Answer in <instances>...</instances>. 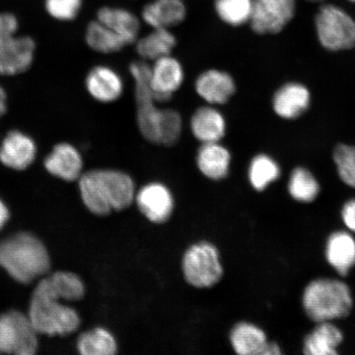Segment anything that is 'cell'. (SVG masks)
<instances>
[{
	"label": "cell",
	"instance_id": "16",
	"mask_svg": "<svg viewBox=\"0 0 355 355\" xmlns=\"http://www.w3.org/2000/svg\"><path fill=\"white\" fill-rule=\"evenodd\" d=\"M190 130L201 144L220 143L227 130L224 114L215 105L201 106L190 119Z\"/></svg>",
	"mask_w": 355,
	"mask_h": 355
},
{
	"label": "cell",
	"instance_id": "35",
	"mask_svg": "<svg viewBox=\"0 0 355 355\" xmlns=\"http://www.w3.org/2000/svg\"><path fill=\"white\" fill-rule=\"evenodd\" d=\"M340 217L346 230L355 234V198L344 203L340 210Z\"/></svg>",
	"mask_w": 355,
	"mask_h": 355
},
{
	"label": "cell",
	"instance_id": "13",
	"mask_svg": "<svg viewBox=\"0 0 355 355\" xmlns=\"http://www.w3.org/2000/svg\"><path fill=\"white\" fill-rule=\"evenodd\" d=\"M135 198L141 212L153 223H164L170 218L174 199L166 185L161 183L146 184L139 190Z\"/></svg>",
	"mask_w": 355,
	"mask_h": 355
},
{
	"label": "cell",
	"instance_id": "28",
	"mask_svg": "<svg viewBox=\"0 0 355 355\" xmlns=\"http://www.w3.org/2000/svg\"><path fill=\"white\" fill-rule=\"evenodd\" d=\"M278 163L268 155L260 154L252 159L248 168V180L252 187L261 192L281 176Z\"/></svg>",
	"mask_w": 355,
	"mask_h": 355
},
{
	"label": "cell",
	"instance_id": "10",
	"mask_svg": "<svg viewBox=\"0 0 355 355\" xmlns=\"http://www.w3.org/2000/svg\"><path fill=\"white\" fill-rule=\"evenodd\" d=\"M184 80L183 65L171 55L159 58L150 64L149 85L159 104L170 101L183 86Z\"/></svg>",
	"mask_w": 355,
	"mask_h": 355
},
{
	"label": "cell",
	"instance_id": "3",
	"mask_svg": "<svg viewBox=\"0 0 355 355\" xmlns=\"http://www.w3.org/2000/svg\"><path fill=\"white\" fill-rule=\"evenodd\" d=\"M302 307L309 320L335 322L349 317L354 308L352 288L343 279L320 277L304 288Z\"/></svg>",
	"mask_w": 355,
	"mask_h": 355
},
{
	"label": "cell",
	"instance_id": "4",
	"mask_svg": "<svg viewBox=\"0 0 355 355\" xmlns=\"http://www.w3.org/2000/svg\"><path fill=\"white\" fill-rule=\"evenodd\" d=\"M0 266L17 282L28 284L49 272L51 259L38 238L21 232L0 242Z\"/></svg>",
	"mask_w": 355,
	"mask_h": 355
},
{
	"label": "cell",
	"instance_id": "7",
	"mask_svg": "<svg viewBox=\"0 0 355 355\" xmlns=\"http://www.w3.org/2000/svg\"><path fill=\"white\" fill-rule=\"evenodd\" d=\"M315 25L319 42L327 50L339 51L355 47V21L343 8L322 4L315 17Z\"/></svg>",
	"mask_w": 355,
	"mask_h": 355
},
{
	"label": "cell",
	"instance_id": "31",
	"mask_svg": "<svg viewBox=\"0 0 355 355\" xmlns=\"http://www.w3.org/2000/svg\"><path fill=\"white\" fill-rule=\"evenodd\" d=\"M57 294L66 301L81 300L85 294V286L76 274L58 272L47 277Z\"/></svg>",
	"mask_w": 355,
	"mask_h": 355
},
{
	"label": "cell",
	"instance_id": "11",
	"mask_svg": "<svg viewBox=\"0 0 355 355\" xmlns=\"http://www.w3.org/2000/svg\"><path fill=\"white\" fill-rule=\"evenodd\" d=\"M194 88L200 98L216 106L227 103L236 92V84L225 71L210 69L199 75Z\"/></svg>",
	"mask_w": 355,
	"mask_h": 355
},
{
	"label": "cell",
	"instance_id": "9",
	"mask_svg": "<svg viewBox=\"0 0 355 355\" xmlns=\"http://www.w3.org/2000/svg\"><path fill=\"white\" fill-rule=\"evenodd\" d=\"M295 0H252L251 28L259 35L278 34L294 19Z\"/></svg>",
	"mask_w": 355,
	"mask_h": 355
},
{
	"label": "cell",
	"instance_id": "36",
	"mask_svg": "<svg viewBox=\"0 0 355 355\" xmlns=\"http://www.w3.org/2000/svg\"><path fill=\"white\" fill-rule=\"evenodd\" d=\"M10 219V211L1 199H0V230H2Z\"/></svg>",
	"mask_w": 355,
	"mask_h": 355
},
{
	"label": "cell",
	"instance_id": "24",
	"mask_svg": "<svg viewBox=\"0 0 355 355\" xmlns=\"http://www.w3.org/2000/svg\"><path fill=\"white\" fill-rule=\"evenodd\" d=\"M177 39L170 29L154 28L153 32L135 42L137 54L141 60L153 62L172 54Z\"/></svg>",
	"mask_w": 355,
	"mask_h": 355
},
{
	"label": "cell",
	"instance_id": "29",
	"mask_svg": "<svg viewBox=\"0 0 355 355\" xmlns=\"http://www.w3.org/2000/svg\"><path fill=\"white\" fill-rule=\"evenodd\" d=\"M214 8L224 24L237 28L250 22L252 0H215Z\"/></svg>",
	"mask_w": 355,
	"mask_h": 355
},
{
	"label": "cell",
	"instance_id": "8",
	"mask_svg": "<svg viewBox=\"0 0 355 355\" xmlns=\"http://www.w3.org/2000/svg\"><path fill=\"white\" fill-rule=\"evenodd\" d=\"M183 272L191 286L196 288L215 286L223 276L218 250L207 242L191 246L184 256Z\"/></svg>",
	"mask_w": 355,
	"mask_h": 355
},
{
	"label": "cell",
	"instance_id": "22",
	"mask_svg": "<svg viewBox=\"0 0 355 355\" xmlns=\"http://www.w3.org/2000/svg\"><path fill=\"white\" fill-rule=\"evenodd\" d=\"M96 19L121 37L128 46L139 39L141 24L139 17L126 8L105 6L97 12Z\"/></svg>",
	"mask_w": 355,
	"mask_h": 355
},
{
	"label": "cell",
	"instance_id": "17",
	"mask_svg": "<svg viewBox=\"0 0 355 355\" xmlns=\"http://www.w3.org/2000/svg\"><path fill=\"white\" fill-rule=\"evenodd\" d=\"M44 168L52 175L72 182L82 176L83 161L81 153L72 144H57L44 162Z\"/></svg>",
	"mask_w": 355,
	"mask_h": 355
},
{
	"label": "cell",
	"instance_id": "15",
	"mask_svg": "<svg viewBox=\"0 0 355 355\" xmlns=\"http://www.w3.org/2000/svg\"><path fill=\"white\" fill-rule=\"evenodd\" d=\"M325 259L328 265L340 277H347L355 266V238L347 230H336L325 243Z\"/></svg>",
	"mask_w": 355,
	"mask_h": 355
},
{
	"label": "cell",
	"instance_id": "30",
	"mask_svg": "<svg viewBox=\"0 0 355 355\" xmlns=\"http://www.w3.org/2000/svg\"><path fill=\"white\" fill-rule=\"evenodd\" d=\"M17 330V348L15 354L33 355L38 349L37 335L28 316L19 311H10Z\"/></svg>",
	"mask_w": 355,
	"mask_h": 355
},
{
	"label": "cell",
	"instance_id": "40",
	"mask_svg": "<svg viewBox=\"0 0 355 355\" xmlns=\"http://www.w3.org/2000/svg\"><path fill=\"white\" fill-rule=\"evenodd\" d=\"M348 1L355 3V0H348Z\"/></svg>",
	"mask_w": 355,
	"mask_h": 355
},
{
	"label": "cell",
	"instance_id": "18",
	"mask_svg": "<svg viewBox=\"0 0 355 355\" xmlns=\"http://www.w3.org/2000/svg\"><path fill=\"white\" fill-rule=\"evenodd\" d=\"M187 8L183 0H154L141 11V19L150 28L170 29L184 22Z\"/></svg>",
	"mask_w": 355,
	"mask_h": 355
},
{
	"label": "cell",
	"instance_id": "37",
	"mask_svg": "<svg viewBox=\"0 0 355 355\" xmlns=\"http://www.w3.org/2000/svg\"><path fill=\"white\" fill-rule=\"evenodd\" d=\"M7 112V94L4 89L0 86V118Z\"/></svg>",
	"mask_w": 355,
	"mask_h": 355
},
{
	"label": "cell",
	"instance_id": "38",
	"mask_svg": "<svg viewBox=\"0 0 355 355\" xmlns=\"http://www.w3.org/2000/svg\"><path fill=\"white\" fill-rule=\"evenodd\" d=\"M283 354L281 346L275 341H269L266 355H282Z\"/></svg>",
	"mask_w": 355,
	"mask_h": 355
},
{
	"label": "cell",
	"instance_id": "26",
	"mask_svg": "<svg viewBox=\"0 0 355 355\" xmlns=\"http://www.w3.org/2000/svg\"><path fill=\"white\" fill-rule=\"evenodd\" d=\"M288 193L295 201L311 203L321 192L320 184L311 171L304 167L292 171L287 184Z\"/></svg>",
	"mask_w": 355,
	"mask_h": 355
},
{
	"label": "cell",
	"instance_id": "6",
	"mask_svg": "<svg viewBox=\"0 0 355 355\" xmlns=\"http://www.w3.org/2000/svg\"><path fill=\"white\" fill-rule=\"evenodd\" d=\"M19 20L11 12L0 13V75L26 72L34 60L35 42L28 35L17 37Z\"/></svg>",
	"mask_w": 355,
	"mask_h": 355
},
{
	"label": "cell",
	"instance_id": "19",
	"mask_svg": "<svg viewBox=\"0 0 355 355\" xmlns=\"http://www.w3.org/2000/svg\"><path fill=\"white\" fill-rule=\"evenodd\" d=\"M345 336L334 322L316 323L303 340V353L306 355H337Z\"/></svg>",
	"mask_w": 355,
	"mask_h": 355
},
{
	"label": "cell",
	"instance_id": "39",
	"mask_svg": "<svg viewBox=\"0 0 355 355\" xmlns=\"http://www.w3.org/2000/svg\"><path fill=\"white\" fill-rule=\"evenodd\" d=\"M307 1L311 3H323L325 2L326 0H307Z\"/></svg>",
	"mask_w": 355,
	"mask_h": 355
},
{
	"label": "cell",
	"instance_id": "34",
	"mask_svg": "<svg viewBox=\"0 0 355 355\" xmlns=\"http://www.w3.org/2000/svg\"><path fill=\"white\" fill-rule=\"evenodd\" d=\"M17 331L10 312L0 315V353L15 354Z\"/></svg>",
	"mask_w": 355,
	"mask_h": 355
},
{
	"label": "cell",
	"instance_id": "5",
	"mask_svg": "<svg viewBox=\"0 0 355 355\" xmlns=\"http://www.w3.org/2000/svg\"><path fill=\"white\" fill-rule=\"evenodd\" d=\"M61 298L48 278L38 283L31 300L28 317L39 334L66 336L78 330L79 315L73 308L61 304Z\"/></svg>",
	"mask_w": 355,
	"mask_h": 355
},
{
	"label": "cell",
	"instance_id": "20",
	"mask_svg": "<svg viewBox=\"0 0 355 355\" xmlns=\"http://www.w3.org/2000/svg\"><path fill=\"white\" fill-rule=\"evenodd\" d=\"M310 100L307 87L297 83H287L275 93L273 110L281 118L295 119L309 109Z\"/></svg>",
	"mask_w": 355,
	"mask_h": 355
},
{
	"label": "cell",
	"instance_id": "27",
	"mask_svg": "<svg viewBox=\"0 0 355 355\" xmlns=\"http://www.w3.org/2000/svg\"><path fill=\"white\" fill-rule=\"evenodd\" d=\"M77 345L78 352L83 355H113L118 350L113 335L101 327L83 333Z\"/></svg>",
	"mask_w": 355,
	"mask_h": 355
},
{
	"label": "cell",
	"instance_id": "33",
	"mask_svg": "<svg viewBox=\"0 0 355 355\" xmlns=\"http://www.w3.org/2000/svg\"><path fill=\"white\" fill-rule=\"evenodd\" d=\"M83 0H44L48 15L59 21H72L78 17Z\"/></svg>",
	"mask_w": 355,
	"mask_h": 355
},
{
	"label": "cell",
	"instance_id": "32",
	"mask_svg": "<svg viewBox=\"0 0 355 355\" xmlns=\"http://www.w3.org/2000/svg\"><path fill=\"white\" fill-rule=\"evenodd\" d=\"M333 159L340 180L349 188L355 189V146L345 144L337 146L333 153Z\"/></svg>",
	"mask_w": 355,
	"mask_h": 355
},
{
	"label": "cell",
	"instance_id": "14",
	"mask_svg": "<svg viewBox=\"0 0 355 355\" xmlns=\"http://www.w3.org/2000/svg\"><path fill=\"white\" fill-rule=\"evenodd\" d=\"M85 83L89 95L101 103H113L123 94L124 83L121 74L107 65L92 68L87 75Z\"/></svg>",
	"mask_w": 355,
	"mask_h": 355
},
{
	"label": "cell",
	"instance_id": "21",
	"mask_svg": "<svg viewBox=\"0 0 355 355\" xmlns=\"http://www.w3.org/2000/svg\"><path fill=\"white\" fill-rule=\"evenodd\" d=\"M197 166L200 172L212 180H224L230 172L232 154L220 143L204 144L198 150Z\"/></svg>",
	"mask_w": 355,
	"mask_h": 355
},
{
	"label": "cell",
	"instance_id": "25",
	"mask_svg": "<svg viewBox=\"0 0 355 355\" xmlns=\"http://www.w3.org/2000/svg\"><path fill=\"white\" fill-rule=\"evenodd\" d=\"M86 42L92 50L105 55L114 54L128 46L119 35L97 19L87 25Z\"/></svg>",
	"mask_w": 355,
	"mask_h": 355
},
{
	"label": "cell",
	"instance_id": "1",
	"mask_svg": "<svg viewBox=\"0 0 355 355\" xmlns=\"http://www.w3.org/2000/svg\"><path fill=\"white\" fill-rule=\"evenodd\" d=\"M130 73L135 82L137 128L144 139L158 146H174L183 131V119L179 111L159 107L149 85L150 64L132 62Z\"/></svg>",
	"mask_w": 355,
	"mask_h": 355
},
{
	"label": "cell",
	"instance_id": "2",
	"mask_svg": "<svg viewBox=\"0 0 355 355\" xmlns=\"http://www.w3.org/2000/svg\"><path fill=\"white\" fill-rule=\"evenodd\" d=\"M79 189L87 209L98 216L126 209L135 198V184L131 176L112 168L84 173L79 179Z\"/></svg>",
	"mask_w": 355,
	"mask_h": 355
},
{
	"label": "cell",
	"instance_id": "12",
	"mask_svg": "<svg viewBox=\"0 0 355 355\" xmlns=\"http://www.w3.org/2000/svg\"><path fill=\"white\" fill-rule=\"evenodd\" d=\"M37 148L35 141L24 132L12 130L0 144V162L15 171H24L34 162Z\"/></svg>",
	"mask_w": 355,
	"mask_h": 355
},
{
	"label": "cell",
	"instance_id": "23",
	"mask_svg": "<svg viewBox=\"0 0 355 355\" xmlns=\"http://www.w3.org/2000/svg\"><path fill=\"white\" fill-rule=\"evenodd\" d=\"M230 343L235 353L241 355H266L268 336L255 324L241 322L230 332Z\"/></svg>",
	"mask_w": 355,
	"mask_h": 355
}]
</instances>
